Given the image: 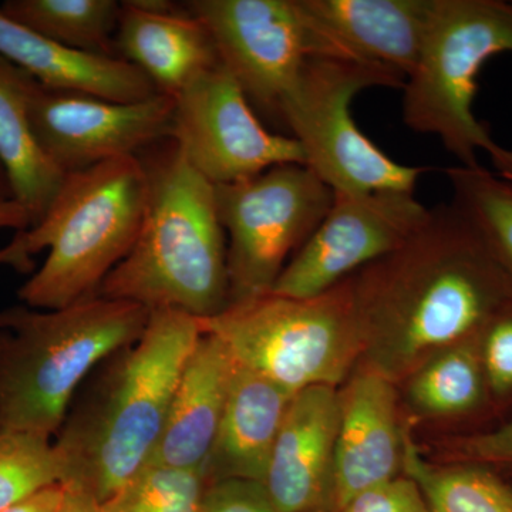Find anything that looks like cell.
<instances>
[{"instance_id":"29","label":"cell","mask_w":512,"mask_h":512,"mask_svg":"<svg viewBox=\"0 0 512 512\" xmlns=\"http://www.w3.org/2000/svg\"><path fill=\"white\" fill-rule=\"evenodd\" d=\"M338 512H430L412 478L399 476L353 497Z\"/></svg>"},{"instance_id":"21","label":"cell","mask_w":512,"mask_h":512,"mask_svg":"<svg viewBox=\"0 0 512 512\" xmlns=\"http://www.w3.org/2000/svg\"><path fill=\"white\" fill-rule=\"evenodd\" d=\"M30 76L0 56V165L12 198L28 211L32 225L42 220L64 180L45 153L29 111Z\"/></svg>"},{"instance_id":"20","label":"cell","mask_w":512,"mask_h":512,"mask_svg":"<svg viewBox=\"0 0 512 512\" xmlns=\"http://www.w3.org/2000/svg\"><path fill=\"white\" fill-rule=\"evenodd\" d=\"M293 396L237 365L220 430L204 467L208 484L222 480L264 483Z\"/></svg>"},{"instance_id":"26","label":"cell","mask_w":512,"mask_h":512,"mask_svg":"<svg viewBox=\"0 0 512 512\" xmlns=\"http://www.w3.org/2000/svg\"><path fill=\"white\" fill-rule=\"evenodd\" d=\"M55 441L45 434L0 430V512L63 484Z\"/></svg>"},{"instance_id":"18","label":"cell","mask_w":512,"mask_h":512,"mask_svg":"<svg viewBox=\"0 0 512 512\" xmlns=\"http://www.w3.org/2000/svg\"><path fill=\"white\" fill-rule=\"evenodd\" d=\"M0 56L47 89L133 103L156 96L153 82L126 59L70 49L13 22L0 9Z\"/></svg>"},{"instance_id":"6","label":"cell","mask_w":512,"mask_h":512,"mask_svg":"<svg viewBox=\"0 0 512 512\" xmlns=\"http://www.w3.org/2000/svg\"><path fill=\"white\" fill-rule=\"evenodd\" d=\"M512 56V0H433L419 62L403 87L407 128L436 136L458 165L490 157L512 181V148L501 146L474 114L478 76L488 60Z\"/></svg>"},{"instance_id":"22","label":"cell","mask_w":512,"mask_h":512,"mask_svg":"<svg viewBox=\"0 0 512 512\" xmlns=\"http://www.w3.org/2000/svg\"><path fill=\"white\" fill-rule=\"evenodd\" d=\"M0 9L13 22L70 49L119 56L121 2L116 0H6Z\"/></svg>"},{"instance_id":"10","label":"cell","mask_w":512,"mask_h":512,"mask_svg":"<svg viewBox=\"0 0 512 512\" xmlns=\"http://www.w3.org/2000/svg\"><path fill=\"white\" fill-rule=\"evenodd\" d=\"M185 9L207 26L221 66L259 117L282 128V110L313 57L298 0H192Z\"/></svg>"},{"instance_id":"11","label":"cell","mask_w":512,"mask_h":512,"mask_svg":"<svg viewBox=\"0 0 512 512\" xmlns=\"http://www.w3.org/2000/svg\"><path fill=\"white\" fill-rule=\"evenodd\" d=\"M429 211L412 191L335 192L328 214L271 292L299 299L329 292L402 247Z\"/></svg>"},{"instance_id":"27","label":"cell","mask_w":512,"mask_h":512,"mask_svg":"<svg viewBox=\"0 0 512 512\" xmlns=\"http://www.w3.org/2000/svg\"><path fill=\"white\" fill-rule=\"evenodd\" d=\"M207 487L202 470L148 463L101 508L103 512H198Z\"/></svg>"},{"instance_id":"34","label":"cell","mask_w":512,"mask_h":512,"mask_svg":"<svg viewBox=\"0 0 512 512\" xmlns=\"http://www.w3.org/2000/svg\"><path fill=\"white\" fill-rule=\"evenodd\" d=\"M32 221L28 211L13 198L0 200V229H16V231H26L30 228Z\"/></svg>"},{"instance_id":"25","label":"cell","mask_w":512,"mask_h":512,"mask_svg":"<svg viewBox=\"0 0 512 512\" xmlns=\"http://www.w3.org/2000/svg\"><path fill=\"white\" fill-rule=\"evenodd\" d=\"M474 338L441 350L417 367L410 380L409 397L420 412L457 416L480 403L484 370Z\"/></svg>"},{"instance_id":"17","label":"cell","mask_w":512,"mask_h":512,"mask_svg":"<svg viewBox=\"0 0 512 512\" xmlns=\"http://www.w3.org/2000/svg\"><path fill=\"white\" fill-rule=\"evenodd\" d=\"M237 363L215 336L202 333L175 384L163 433L150 463L204 471Z\"/></svg>"},{"instance_id":"13","label":"cell","mask_w":512,"mask_h":512,"mask_svg":"<svg viewBox=\"0 0 512 512\" xmlns=\"http://www.w3.org/2000/svg\"><path fill=\"white\" fill-rule=\"evenodd\" d=\"M175 100L158 93L119 103L47 89L30 77L29 111L40 146L64 174L138 156L171 138Z\"/></svg>"},{"instance_id":"12","label":"cell","mask_w":512,"mask_h":512,"mask_svg":"<svg viewBox=\"0 0 512 512\" xmlns=\"http://www.w3.org/2000/svg\"><path fill=\"white\" fill-rule=\"evenodd\" d=\"M174 100L171 138L212 185L235 183L275 165L305 164L298 141L269 130L221 64Z\"/></svg>"},{"instance_id":"36","label":"cell","mask_w":512,"mask_h":512,"mask_svg":"<svg viewBox=\"0 0 512 512\" xmlns=\"http://www.w3.org/2000/svg\"><path fill=\"white\" fill-rule=\"evenodd\" d=\"M5 198H12V192H10L5 171H3L2 165H0V200H5Z\"/></svg>"},{"instance_id":"31","label":"cell","mask_w":512,"mask_h":512,"mask_svg":"<svg viewBox=\"0 0 512 512\" xmlns=\"http://www.w3.org/2000/svg\"><path fill=\"white\" fill-rule=\"evenodd\" d=\"M463 453L477 461L512 464V420L500 429L468 440Z\"/></svg>"},{"instance_id":"7","label":"cell","mask_w":512,"mask_h":512,"mask_svg":"<svg viewBox=\"0 0 512 512\" xmlns=\"http://www.w3.org/2000/svg\"><path fill=\"white\" fill-rule=\"evenodd\" d=\"M197 320L239 367L293 394L338 386L365 352L350 278L316 298L269 292Z\"/></svg>"},{"instance_id":"1","label":"cell","mask_w":512,"mask_h":512,"mask_svg":"<svg viewBox=\"0 0 512 512\" xmlns=\"http://www.w3.org/2000/svg\"><path fill=\"white\" fill-rule=\"evenodd\" d=\"M350 281L369 366L392 380L474 338L512 301L500 266L450 202Z\"/></svg>"},{"instance_id":"28","label":"cell","mask_w":512,"mask_h":512,"mask_svg":"<svg viewBox=\"0 0 512 512\" xmlns=\"http://www.w3.org/2000/svg\"><path fill=\"white\" fill-rule=\"evenodd\" d=\"M512 302V301H511ZM507 303L484 326V375L494 392L512 390V306Z\"/></svg>"},{"instance_id":"3","label":"cell","mask_w":512,"mask_h":512,"mask_svg":"<svg viewBox=\"0 0 512 512\" xmlns=\"http://www.w3.org/2000/svg\"><path fill=\"white\" fill-rule=\"evenodd\" d=\"M147 178L136 242L104 279L99 295L177 311L195 319L227 308V237L214 185L185 160L173 138L138 154Z\"/></svg>"},{"instance_id":"30","label":"cell","mask_w":512,"mask_h":512,"mask_svg":"<svg viewBox=\"0 0 512 512\" xmlns=\"http://www.w3.org/2000/svg\"><path fill=\"white\" fill-rule=\"evenodd\" d=\"M198 512H282L261 483L222 480L208 484Z\"/></svg>"},{"instance_id":"4","label":"cell","mask_w":512,"mask_h":512,"mask_svg":"<svg viewBox=\"0 0 512 512\" xmlns=\"http://www.w3.org/2000/svg\"><path fill=\"white\" fill-rule=\"evenodd\" d=\"M150 312L96 295L62 309L0 311V430L56 436L80 384L137 342Z\"/></svg>"},{"instance_id":"9","label":"cell","mask_w":512,"mask_h":512,"mask_svg":"<svg viewBox=\"0 0 512 512\" xmlns=\"http://www.w3.org/2000/svg\"><path fill=\"white\" fill-rule=\"evenodd\" d=\"M214 190L227 237L228 305L271 292L335 198L308 165L298 163L275 165Z\"/></svg>"},{"instance_id":"23","label":"cell","mask_w":512,"mask_h":512,"mask_svg":"<svg viewBox=\"0 0 512 512\" xmlns=\"http://www.w3.org/2000/svg\"><path fill=\"white\" fill-rule=\"evenodd\" d=\"M454 208L476 229L512 288V181L483 165L447 168Z\"/></svg>"},{"instance_id":"15","label":"cell","mask_w":512,"mask_h":512,"mask_svg":"<svg viewBox=\"0 0 512 512\" xmlns=\"http://www.w3.org/2000/svg\"><path fill=\"white\" fill-rule=\"evenodd\" d=\"M394 380L375 367L356 373L339 392L333 466V512L369 488L399 477L404 437Z\"/></svg>"},{"instance_id":"5","label":"cell","mask_w":512,"mask_h":512,"mask_svg":"<svg viewBox=\"0 0 512 512\" xmlns=\"http://www.w3.org/2000/svg\"><path fill=\"white\" fill-rule=\"evenodd\" d=\"M147 178L137 156L114 158L64 175L49 210L13 237L23 254L47 249L45 264L19 289L32 309L53 311L99 295L136 242Z\"/></svg>"},{"instance_id":"35","label":"cell","mask_w":512,"mask_h":512,"mask_svg":"<svg viewBox=\"0 0 512 512\" xmlns=\"http://www.w3.org/2000/svg\"><path fill=\"white\" fill-rule=\"evenodd\" d=\"M0 265L12 266L20 272H29L33 268L32 259L23 254L15 239H12L5 248L0 249Z\"/></svg>"},{"instance_id":"8","label":"cell","mask_w":512,"mask_h":512,"mask_svg":"<svg viewBox=\"0 0 512 512\" xmlns=\"http://www.w3.org/2000/svg\"><path fill=\"white\" fill-rule=\"evenodd\" d=\"M404 84L403 74L377 64L311 57L286 100L282 128L333 192H414L429 168L397 163L357 127L350 109L363 90H403Z\"/></svg>"},{"instance_id":"16","label":"cell","mask_w":512,"mask_h":512,"mask_svg":"<svg viewBox=\"0 0 512 512\" xmlns=\"http://www.w3.org/2000/svg\"><path fill=\"white\" fill-rule=\"evenodd\" d=\"M338 426L336 387H309L293 396L262 483L279 510L333 512Z\"/></svg>"},{"instance_id":"33","label":"cell","mask_w":512,"mask_h":512,"mask_svg":"<svg viewBox=\"0 0 512 512\" xmlns=\"http://www.w3.org/2000/svg\"><path fill=\"white\" fill-rule=\"evenodd\" d=\"M64 497L59 512H103L101 503L83 488L63 485Z\"/></svg>"},{"instance_id":"24","label":"cell","mask_w":512,"mask_h":512,"mask_svg":"<svg viewBox=\"0 0 512 512\" xmlns=\"http://www.w3.org/2000/svg\"><path fill=\"white\" fill-rule=\"evenodd\" d=\"M403 471L419 485L430 512H512V487L477 467H437L406 433Z\"/></svg>"},{"instance_id":"14","label":"cell","mask_w":512,"mask_h":512,"mask_svg":"<svg viewBox=\"0 0 512 512\" xmlns=\"http://www.w3.org/2000/svg\"><path fill=\"white\" fill-rule=\"evenodd\" d=\"M313 57L377 64L404 77L419 62L433 0H298Z\"/></svg>"},{"instance_id":"19","label":"cell","mask_w":512,"mask_h":512,"mask_svg":"<svg viewBox=\"0 0 512 512\" xmlns=\"http://www.w3.org/2000/svg\"><path fill=\"white\" fill-rule=\"evenodd\" d=\"M116 50L175 99L220 66L207 26L192 13H153L121 2Z\"/></svg>"},{"instance_id":"2","label":"cell","mask_w":512,"mask_h":512,"mask_svg":"<svg viewBox=\"0 0 512 512\" xmlns=\"http://www.w3.org/2000/svg\"><path fill=\"white\" fill-rule=\"evenodd\" d=\"M200 336L198 320L187 313L154 311L137 342L104 360L57 431L62 485L104 503L150 463L175 384Z\"/></svg>"},{"instance_id":"32","label":"cell","mask_w":512,"mask_h":512,"mask_svg":"<svg viewBox=\"0 0 512 512\" xmlns=\"http://www.w3.org/2000/svg\"><path fill=\"white\" fill-rule=\"evenodd\" d=\"M64 487L62 484L53 485L22 501L18 505L2 512H59L62 507Z\"/></svg>"}]
</instances>
